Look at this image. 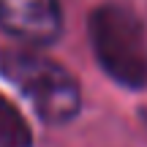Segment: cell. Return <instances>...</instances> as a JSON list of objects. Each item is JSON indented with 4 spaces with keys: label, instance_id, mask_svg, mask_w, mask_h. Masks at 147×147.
<instances>
[{
    "label": "cell",
    "instance_id": "3",
    "mask_svg": "<svg viewBox=\"0 0 147 147\" xmlns=\"http://www.w3.org/2000/svg\"><path fill=\"white\" fill-rule=\"evenodd\" d=\"M0 27L11 38L47 47L63 33V11L57 0H0Z\"/></svg>",
    "mask_w": 147,
    "mask_h": 147
},
{
    "label": "cell",
    "instance_id": "1",
    "mask_svg": "<svg viewBox=\"0 0 147 147\" xmlns=\"http://www.w3.org/2000/svg\"><path fill=\"white\" fill-rule=\"evenodd\" d=\"M90 47L106 76L128 90L147 87V33L123 5H101L87 22Z\"/></svg>",
    "mask_w": 147,
    "mask_h": 147
},
{
    "label": "cell",
    "instance_id": "4",
    "mask_svg": "<svg viewBox=\"0 0 147 147\" xmlns=\"http://www.w3.org/2000/svg\"><path fill=\"white\" fill-rule=\"evenodd\" d=\"M0 147H33L27 120L3 93H0Z\"/></svg>",
    "mask_w": 147,
    "mask_h": 147
},
{
    "label": "cell",
    "instance_id": "2",
    "mask_svg": "<svg viewBox=\"0 0 147 147\" xmlns=\"http://www.w3.org/2000/svg\"><path fill=\"white\" fill-rule=\"evenodd\" d=\"M3 76L27 98L36 115L49 125L71 123L79 115L82 95L68 68L36 52H3L0 55Z\"/></svg>",
    "mask_w": 147,
    "mask_h": 147
}]
</instances>
